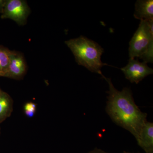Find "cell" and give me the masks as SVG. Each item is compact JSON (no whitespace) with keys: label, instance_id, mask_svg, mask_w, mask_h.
<instances>
[{"label":"cell","instance_id":"14","mask_svg":"<svg viewBox=\"0 0 153 153\" xmlns=\"http://www.w3.org/2000/svg\"><path fill=\"white\" fill-rule=\"evenodd\" d=\"M123 153H141L140 152H126V151H124Z\"/></svg>","mask_w":153,"mask_h":153},{"label":"cell","instance_id":"16","mask_svg":"<svg viewBox=\"0 0 153 153\" xmlns=\"http://www.w3.org/2000/svg\"><path fill=\"white\" fill-rule=\"evenodd\" d=\"M0 134H1V128H0Z\"/></svg>","mask_w":153,"mask_h":153},{"label":"cell","instance_id":"13","mask_svg":"<svg viewBox=\"0 0 153 153\" xmlns=\"http://www.w3.org/2000/svg\"><path fill=\"white\" fill-rule=\"evenodd\" d=\"M6 0H0V13H2Z\"/></svg>","mask_w":153,"mask_h":153},{"label":"cell","instance_id":"6","mask_svg":"<svg viewBox=\"0 0 153 153\" xmlns=\"http://www.w3.org/2000/svg\"><path fill=\"white\" fill-rule=\"evenodd\" d=\"M28 67L23 53L18 51H11L10 62L7 72L4 77L20 80L27 74Z\"/></svg>","mask_w":153,"mask_h":153},{"label":"cell","instance_id":"12","mask_svg":"<svg viewBox=\"0 0 153 153\" xmlns=\"http://www.w3.org/2000/svg\"><path fill=\"white\" fill-rule=\"evenodd\" d=\"M87 153H108L105 152V151L102 150L101 149H98V148H95L93 149L92 150L89 151Z\"/></svg>","mask_w":153,"mask_h":153},{"label":"cell","instance_id":"8","mask_svg":"<svg viewBox=\"0 0 153 153\" xmlns=\"http://www.w3.org/2000/svg\"><path fill=\"white\" fill-rule=\"evenodd\" d=\"M134 17L140 20H153V0H138L135 5Z\"/></svg>","mask_w":153,"mask_h":153},{"label":"cell","instance_id":"4","mask_svg":"<svg viewBox=\"0 0 153 153\" xmlns=\"http://www.w3.org/2000/svg\"><path fill=\"white\" fill-rule=\"evenodd\" d=\"M30 13L31 10L26 1L6 0L1 18L11 19L19 26H24Z\"/></svg>","mask_w":153,"mask_h":153},{"label":"cell","instance_id":"3","mask_svg":"<svg viewBox=\"0 0 153 153\" xmlns=\"http://www.w3.org/2000/svg\"><path fill=\"white\" fill-rule=\"evenodd\" d=\"M129 42L130 58L139 57L143 62H153V19L141 20Z\"/></svg>","mask_w":153,"mask_h":153},{"label":"cell","instance_id":"15","mask_svg":"<svg viewBox=\"0 0 153 153\" xmlns=\"http://www.w3.org/2000/svg\"><path fill=\"white\" fill-rule=\"evenodd\" d=\"M2 91V90L1 89V88H0V93Z\"/></svg>","mask_w":153,"mask_h":153},{"label":"cell","instance_id":"10","mask_svg":"<svg viewBox=\"0 0 153 153\" xmlns=\"http://www.w3.org/2000/svg\"><path fill=\"white\" fill-rule=\"evenodd\" d=\"M11 50L0 46V77H4L8 69Z\"/></svg>","mask_w":153,"mask_h":153},{"label":"cell","instance_id":"1","mask_svg":"<svg viewBox=\"0 0 153 153\" xmlns=\"http://www.w3.org/2000/svg\"><path fill=\"white\" fill-rule=\"evenodd\" d=\"M109 85L106 111L117 125L129 132L136 140L147 120V114L143 112L136 104L131 90L124 88L120 91L113 84L111 79L102 75Z\"/></svg>","mask_w":153,"mask_h":153},{"label":"cell","instance_id":"11","mask_svg":"<svg viewBox=\"0 0 153 153\" xmlns=\"http://www.w3.org/2000/svg\"><path fill=\"white\" fill-rule=\"evenodd\" d=\"M23 109L25 114L27 117H33L37 110V104L33 102H28L24 105Z\"/></svg>","mask_w":153,"mask_h":153},{"label":"cell","instance_id":"5","mask_svg":"<svg viewBox=\"0 0 153 153\" xmlns=\"http://www.w3.org/2000/svg\"><path fill=\"white\" fill-rule=\"evenodd\" d=\"M121 70L123 72L126 79L136 84L153 73V68L149 67L147 63L140 62L134 58H130L127 65L121 68Z\"/></svg>","mask_w":153,"mask_h":153},{"label":"cell","instance_id":"7","mask_svg":"<svg viewBox=\"0 0 153 153\" xmlns=\"http://www.w3.org/2000/svg\"><path fill=\"white\" fill-rule=\"evenodd\" d=\"M137 144L145 153H153V123L147 121L136 140Z\"/></svg>","mask_w":153,"mask_h":153},{"label":"cell","instance_id":"9","mask_svg":"<svg viewBox=\"0 0 153 153\" xmlns=\"http://www.w3.org/2000/svg\"><path fill=\"white\" fill-rule=\"evenodd\" d=\"M13 109V100L8 94L0 93V124L10 116Z\"/></svg>","mask_w":153,"mask_h":153},{"label":"cell","instance_id":"2","mask_svg":"<svg viewBox=\"0 0 153 153\" xmlns=\"http://www.w3.org/2000/svg\"><path fill=\"white\" fill-rule=\"evenodd\" d=\"M65 43L73 53L78 65L93 73L103 75L102 67L108 64L102 62L104 49L99 44L83 36L67 40Z\"/></svg>","mask_w":153,"mask_h":153}]
</instances>
